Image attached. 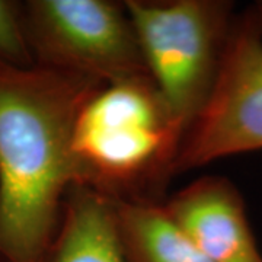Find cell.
<instances>
[{"label": "cell", "instance_id": "obj_10", "mask_svg": "<svg viewBox=\"0 0 262 262\" xmlns=\"http://www.w3.org/2000/svg\"><path fill=\"white\" fill-rule=\"evenodd\" d=\"M253 9H255V12H256L258 19H259V22H261V27H262V2H258L256 5H253Z\"/></svg>", "mask_w": 262, "mask_h": 262}, {"label": "cell", "instance_id": "obj_8", "mask_svg": "<svg viewBox=\"0 0 262 262\" xmlns=\"http://www.w3.org/2000/svg\"><path fill=\"white\" fill-rule=\"evenodd\" d=\"M125 262H211L178 229L162 200H114Z\"/></svg>", "mask_w": 262, "mask_h": 262}, {"label": "cell", "instance_id": "obj_2", "mask_svg": "<svg viewBox=\"0 0 262 262\" xmlns=\"http://www.w3.org/2000/svg\"><path fill=\"white\" fill-rule=\"evenodd\" d=\"M182 139L153 80H128L105 84L84 103L73 149L86 187L113 200H160Z\"/></svg>", "mask_w": 262, "mask_h": 262}, {"label": "cell", "instance_id": "obj_9", "mask_svg": "<svg viewBox=\"0 0 262 262\" xmlns=\"http://www.w3.org/2000/svg\"><path fill=\"white\" fill-rule=\"evenodd\" d=\"M0 63L22 69L35 66L27 34L24 2L0 0Z\"/></svg>", "mask_w": 262, "mask_h": 262}, {"label": "cell", "instance_id": "obj_7", "mask_svg": "<svg viewBox=\"0 0 262 262\" xmlns=\"http://www.w3.org/2000/svg\"><path fill=\"white\" fill-rule=\"evenodd\" d=\"M46 262H125L113 198L89 187L73 188Z\"/></svg>", "mask_w": 262, "mask_h": 262}, {"label": "cell", "instance_id": "obj_4", "mask_svg": "<svg viewBox=\"0 0 262 262\" xmlns=\"http://www.w3.org/2000/svg\"><path fill=\"white\" fill-rule=\"evenodd\" d=\"M24 10L35 66L102 84L151 80L124 2L27 0Z\"/></svg>", "mask_w": 262, "mask_h": 262}, {"label": "cell", "instance_id": "obj_6", "mask_svg": "<svg viewBox=\"0 0 262 262\" xmlns=\"http://www.w3.org/2000/svg\"><path fill=\"white\" fill-rule=\"evenodd\" d=\"M162 203L179 230L211 262H262L244 196L229 178L203 175Z\"/></svg>", "mask_w": 262, "mask_h": 262}, {"label": "cell", "instance_id": "obj_5", "mask_svg": "<svg viewBox=\"0 0 262 262\" xmlns=\"http://www.w3.org/2000/svg\"><path fill=\"white\" fill-rule=\"evenodd\" d=\"M262 150V27L253 6L236 15L213 92L191 124L172 177Z\"/></svg>", "mask_w": 262, "mask_h": 262}, {"label": "cell", "instance_id": "obj_1", "mask_svg": "<svg viewBox=\"0 0 262 262\" xmlns=\"http://www.w3.org/2000/svg\"><path fill=\"white\" fill-rule=\"evenodd\" d=\"M105 84L0 63V259L46 262L69 192L86 187L77 117Z\"/></svg>", "mask_w": 262, "mask_h": 262}, {"label": "cell", "instance_id": "obj_3", "mask_svg": "<svg viewBox=\"0 0 262 262\" xmlns=\"http://www.w3.org/2000/svg\"><path fill=\"white\" fill-rule=\"evenodd\" d=\"M153 83L184 136L213 92L234 5L227 0H125Z\"/></svg>", "mask_w": 262, "mask_h": 262}, {"label": "cell", "instance_id": "obj_11", "mask_svg": "<svg viewBox=\"0 0 262 262\" xmlns=\"http://www.w3.org/2000/svg\"><path fill=\"white\" fill-rule=\"evenodd\" d=\"M0 262H3V261H2V259H0Z\"/></svg>", "mask_w": 262, "mask_h": 262}]
</instances>
